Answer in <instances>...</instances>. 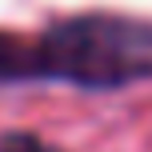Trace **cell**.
Segmentation results:
<instances>
[{"label": "cell", "instance_id": "cell-1", "mask_svg": "<svg viewBox=\"0 0 152 152\" xmlns=\"http://www.w3.org/2000/svg\"><path fill=\"white\" fill-rule=\"evenodd\" d=\"M40 76L80 88H120L152 80V24L112 12L60 20L36 40Z\"/></svg>", "mask_w": 152, "mask_h": 152}, {"label": "cell", "instance_id": "cell-2", "mask_svg": "<svg viewBox=\"0 0 152 152\" xmlns=\"http://www.w3.org/2000/svg\"><path fill=\"white\" fill-rule=\"evenodd\" d=\"M0 76H4V80L40 76V68H36V44H24V40L0 32Z\"/></svg>", "mask_w": 152, "mask_h": 152}, {"label": "cell", "instance_id": "cell-3", "mask_svg": "<svg viewBox=\"0 0 152 152\" xmlns=\"http://www.w3.org/2000/svg\"><path fill=\"white\" fill-rule=\"evenodd\" d=\"M0 152H56L32 132H0Z\"/></svg>", "mask_w": 152, "mask_h": 152}]
</instances>
